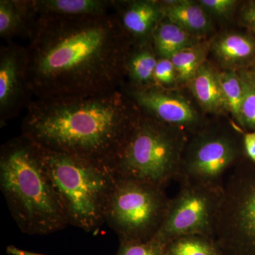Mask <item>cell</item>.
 <instances>
[{
	"label": "cell",
	"mask_w": 255,
	"mask_h": 255,
	"mask_svg": "<svg viewBox=\"0 0 255 255\" xmlns=\"http://www.w3.org/2000/svg\"><path fill=\"white\" fill-rule=\"evenodd\" d=\"M28 38L26 82L35 98L89 97L124 86L133 45L115 15H36Z\"/></svg>",
	"instance_id": "cell-1"
},
{
	"label": "cell",
	"mask_w": 255,
	"mask_h": 255,
	"mask_svg": "<svg viewBox=\"0 0 255 255\" xmlns=\"http://www.w3.org/2000/svg\"><path fill=\"white\" fill-rule=\"evenodd\" d=\"M140 114L122 87L89 97L35 98L26 107L21 134L46 150L111 170Z\"/></svg>",
	"instance_id": "cell-2"
},
{
	"label": "cell",
	"mask_w": 255,
	"mask_h": 255,
	"mask_svg": "<svg viewBox=\"0 0 255 255\" xmlns=\"http://www.w3.org/2000/svg\"><path fill=\"white\" fill-rule=\"evenodd\" d=\"M0 188L23 233L44 236L70 226L40 147L22 134L1 145Z\"/></svg>",
	"instance_id": "cell-3"
},
{
	"label": "cell",
	"mask_w": 255,
	"mask_h": 255,
	"mask_svg": "<svg viewBox=\"0 0 255 255\" xmlns=\"http://www.w3.org/2000/svg\"><path fill=\"white\" fill-rule=\"evenodd\" d=\"M38 147L69 225L87 233L100 229L115 184L113 173L87 159Z\"/></svg>",
	"instance_id": "cell-4"
},
{
	"label": "cell",
	"mask_w": 255,
	"mask_h": 255,
	"mask_svg": "<svg viewBox=\"0 0 255 255\" xmlns=\"http://www.w3.org/2000/svg\"><path fill=\"white\" fill-rule=\"evenodd\" d=\"M189 135L142 113L111 171L114 177L165 188L177 180Z\"/></svg>",
	"instance_id": "cell-5"
},
{
	"label": "cell",
	"mask_w": 255,
	"mask_h": 255,
	"mask_svg": "<svg viewBox=\"0 0 255 255\" xmlns=\"http://www.w3.org/2000/svg\"><path fill=\"white\" fill-rule=\"evenodd\" d=\"M243 135L232 124L209 122L188 139L178 182L223 186L225 176L248 158Z\"/></svg>",
	"instance_id": "cell-6"
},
{
	"label": "cell",
	"mask_w": 255,
	"mask_h": 255,
	"mask_svg": "<svg viewBox=\"0 0 255 255\" xmlns=\"http://www.w3.org/2000/svg\"><path fill=\"white\" fill-rule=\"evenodd\" d=\"M170 199L165 188L116 178L106 223L120 243L150 241L162 226Z\"/></svg>",
	"instance_id": "cell-7"
},
{
	"label": "cell",
	"mask_w": 255,
	"mask_h": 255,
	"mask_svg": "<svg viewBox=\"0 0 255 255\" xmlns=\"http://www.w3.org/2000/svg\"><path fill=\"white\" fill-rule=\"evenodd\" d=\"M215 238L223 255H255V164L248 158L223 183Z\"/></svg>",
	"instance_id": "cell-8"
},
{
	"label": "cell",
	"mask_w": 255,
	"mask_h": 255,
	"mask_svg": "<svg viewBox=\"0 0 255 255\" xmlns=\"http://www.w3.org/2000/svg\"><path fill=\"white\" fill-rule=\"evenodd\" d=\"M223 197V186L181 184L177 195L171 198L165 219L153 239L167 245L187 235L215 238Z\"/></svg>",
	"instance_id": "cell-9"
},
{
	"label": "cell",
	"mask_w": 255,
	"mask_h": 255,
	"mask_svg": "<svg viewBox=\"0 0 255 255\" xmlns=\"http://www.w3.org/2000/svg\"><path fill=\"white\" fill-rule=\"evenodd\" d=\"M122 89L142 113L187 134L194 135L209 122L185 96L171 89L153 85L142 89Z\"/></svg>",
	"instance_id": "cell-10"
},
{
	"label": "cell",
	"mask_w": 255,
	"mask_h": 255,
	"mask_svg": "<svg viewBox=\"0 0 255 255\" xmlns=\"http://www.w3.org/2000/svg\"><path fill=\"white\" fill-rule=\"evenodd\" d=\"M26 82V48L11 43L0 50V124L14 118L31 102Z\"/></svg>",
	"instance_id": "cell-11"
},
{
	"label": "cell",
	"mask_w": 255,
	"mask_h": 255,
	"mask_svg": "<svg viewBox=\"0 0 255 255\" xmlns=\"http://www.w3.org/2000/svg\"><path fill=\"white\" fill-rule=\"evenodd\" d=\"M114 8L119 26L133 46L152 42L155 28L164 18L161 1H114Z\"/></svg>",
	"instance_id": "cell-12"
},
{
	"label": "cell",
	"mask_w": 255,
	"mask_h": 255,
	"mask_svg": "<svg viewBox=\"0 0 255 255\" xmlns=\"http://www.w3.org/2000/svg\"><path fill=\"white\" fill-rule=\"evenodd\" d=\"M210 51L224 70L247 69L255 60V39L239 32H226L216 37Z\"/></svg>",
	"instance_id": "cell-13"
},
{
	"label": "cell",
	"mask_w": 255,
	"mask_h": 255,
	"mask_svg": "<svg viewBox=\"0 0 255 255\" xmlns=\"http://www.w3.org/2000/svg\"><path fill=\"white\" fill-rule=\"evenodd\" d=\"M188 86L204 112L216 115L228 112L220 85L219 71L209 62L201 65Z\"/></svg>",
	"instance_id": "cell-14"
},
{
	"label": "cell",
	"mask_w": 255,
	"mask_h": 255,
	"mask_svg": "<svg viewBox=\"0 0 255 255\" xmlns=\"http://www.w3.org/2000/svg\"><path fill=\"white\" fill-rule=\"evenodd\" d=\"M164 18L191 34L201 38L212 28L211 16L199 4L190 0L161 1Z\"/></svg>",
	"instance_id": "cell-15"
},
{
	"label": "cell",
	"mask_w": 255,
	"mask_h": 255,
	"mask_svg": "<svg viewBox=\"0 0 255 255\" xmlns=\"http://www.w3.org/2000/svg\"><path fill=\"white\" fill-rule=\"evenodd\" d=\"M36 15L82 17L107 14L114 1L105 0H33Z\"/></svg>",
	"instance_id": "cell-16"
},
{
	"label": "cell",
	"mask_w": 255,
	"mask_h": 255,
	"mask_svg": "<svg viewBox=\"0 0 255 255\" xmlns=\"http://www.w3.org/2000/svg\"><path fill=\"white\" fill-rule=\"evenodd\" d=\"M158 56L152 41L141 45H134L129 52L125 65V78L129 85L125 89H142L153 86L154 72Z\"/></svg>",
	"instance_id": "cell-17"
},
{
	"label": "cell",
	"mask_w": 255,
	"mask_h": 255,
	"mask_svg": "<svg viewBox=\"0 0 255 255\" xmlns=\"http://www.w3.org/2000/svg\"><path fill=\"white\" fill-rule=\"evenodd\" d=\"M36 17L31 1H0V36L10 39L16 36H28Z\"/></svg>",
	"instance_id": "cell-18"
},
{
	"label": "cell",
	"mask_w": 255,
	"mask_h": 255,
	"mask_svg": "<svg viewBox=\"0 0 255 255\" xmlns=\"http://www.w3.org/2000/svg\"><path fill=\"white\" fill-rule=\"evenodd\" d=\"M152 44L158 58H169L201 43L200 38L163 18L152 34Z\"/></svg>",
	"instance_id": "cell-19"
},
{
	"label": "cell",
	"mask_w": 255,
	"mask_h": 255,
	"mask_svg": "<svg viewBox=\"0 0 255 255\" xmlns=\"http://www.w3.org/2000/svg\"><path fill=\"white\" fill-rule=\"evenodd\" d=\"M211 42H201L196 46L186 48L170 58L177 76V84L188 85L196 72L206 60Z\"/></svg>",
	"instance_id": "cell-20"
},
{
	"label": "cell",
	"mask_w": 255,
	"mask_h": 255,
	"mask_svg": "<svg viewBox=\"0 0 255 255\" xmlns=\"http://www.w3.org/2000/svg\"><path fill=\"white\" fill-rule=\"evenodd\" d=\"M167 255H223L214 238L193 234L180 236L167 244Z\"/></svg>",
	"instance_id": "cell-21"
},
{
	"label": "cell",
	"mask_w": 255,
	"mask_h": 255,
	"mask_svg": "<svg viewBox=\"0 0 255 255\" xmlns=\"http://www.w3.org/2000/svg\"><path fill=\"white\" fill-rule=\"evenodd\" d=\"M219 79L228 112L240 125L243 89L239 75L234 70H223L219 71Z\"/></svg>",
	"instance_id": "cell-22"
},
{
	"label": "cell",
	"mask_w": 255,
	"mask_h": 255,
	"mask_svg": "<svg viewBox=\"0 0 255 255\" xmlns=\"http://www.w3.org/2000/svg\"><path fill=\"white\" fill-rule=\"evenodd\" d=\"M237 72L243 89L240 127L255 131V78L248 69Z\"/></svg>",
	"instance_id": "cell-23"
},
{
	"label": "cell",
	"mask_w": 255,
	"mask_h": 255,
	"mask_svg": "<svg viewBox=\"0 0 255 255\" xmlns=\"http://www.w3.org/2000/svg\"><path fill=\"white\" fill-rule=\"evenodd\" d=\"M116 255H167V245L155 239L146 242L120 243Z\"/></svg>",
	"instance_id": "cell-24"
},
{
	"label": "cell",
	"mask_w": 255,
	"mask_h": 255,
	"mask_svg": "<svg viewBox=\"0 0 255 255\" xmlns=\"http://www.w3.org/2000/svg\"><path fill=\"white\" fill-rule=\"evenodd\" d=\"M155 85L170 89L177 84V76L172 60L169 58H158L154 72Z\"/></svg>",
	"instance_id": "cell-25"
},
{
	"label": "cell",
	"mask_w": 255,
	"mask_h": 255,
	"mask_svg": "<svg viewBox=\"0 0 255 255\" xmlns=\"http://www.w3.org/2000/svg\"><path fill=\"white\" fill-rule=\"evenodd\" d=\"M198 1L210 16L218 18L229 17L238 4L236 0H199Z\"/></svg>",
	"instance_id": "cell-26"
},
{
	"label": "cell",
	"mask_w": 255,
	"mask_h": 255,
	"mask_svg": "<svg viewBox=\"0 0 255 255\" xmlns=\"http://www.w3.org/2000/svg\"><path fill=\"white\" fill-rule=\"evenodd\" d=\"M243 145L246 157L255 164V131L244 133Z\"/></svg>",
	"instance_id": "cell-27"
},
{
	"label": "cell",
	"mask_w": 255,
	"mask_h": 255,
	"mask_svg": "<svg viewBox=\"0 0 255 255\" xmlns=\"http://www.w3.org/2000/svg\"><path fill=\"white\" fill-rule=\"evenodd\" d=\"M243 19L255 32V1L245 8L243 12Z\"/></svg>",
	"instance_id": "cell-28"
},
{
	"label": "cell",
	"mask_w": 255,
	"mask_h": 255,
	"mask_svg": "<svg viewBox=\"0 0 255 255\" xmlns=\"http://www.w3.org/2000/svg\"><path fill=\"white\" fill-rule=\"evenodd\" d=\"M6 253L10 255H43L38 253H33L27 251L19 249L16 247L10 246L6 248Z\"/></svg>",
	"instance_id": "cell-29"
},
{
	"label": "cell",
	"mask_w": 255,
	"mask_h": 255,
	"mask_svg": "<svg viewBox=\"0 0 255 255\" xmlns=\"http://www.w3.org/2000/svg\"><path fill=\"white\" fill-rule=\"evenodd\" d=\"M250 72H251L252 75H253V77L255 78V60L253 62V63L252 64L251 66L249 68H247Z\"/></svg>",
	"instance_id": "cell-30"
}]
</instances>
